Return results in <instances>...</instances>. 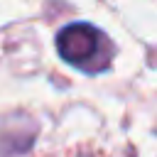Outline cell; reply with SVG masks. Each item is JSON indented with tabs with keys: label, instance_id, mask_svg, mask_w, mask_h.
<instances>
[{
	"label": "cell",
	"instance_id": "obj_1",
	"mask_svg": "<svg viewBox=\"0 0 157 157\" xmlns=\"http://www.w3.org/2000/svg\"><path fill=\"white\" fill-rule=\"evenodd\" d=\"M59 56L83 71H98L108 64V39L88 22L66 25L56 34Z\"/></svg>",
	"mask_w": 157,
	"mask_h": 157
}]
</instances>
